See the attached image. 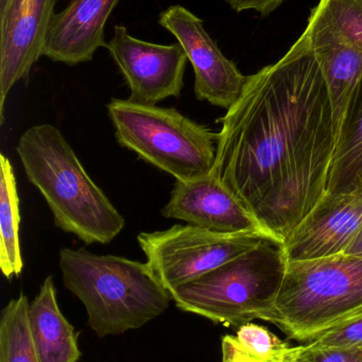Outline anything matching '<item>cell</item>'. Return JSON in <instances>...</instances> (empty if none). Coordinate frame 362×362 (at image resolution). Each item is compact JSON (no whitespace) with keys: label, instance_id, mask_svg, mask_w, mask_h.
Returning a JSON list of instances; mask_svg holds the SVG:
<instances>
[{"label":"cell","instance_id":"1","mask_svg":"<svg viewBox=\"0 0 362 362\" xmlns=\"http://www.w3.org/2000/svg\"><path fill=\"white\" fill-rule=\"evenodd\" d=\"M219 122L213 175L283 244L327 194L336 151L329 90L305 30L248 76Z\"/></svg>","mask_w":362,"mask_h":362},{"label":"cell","instance_id":"2","mask_svg":"<svg viewBox=\"0 0 362 362\" xmlns=\"http://www.w3.org/2000/svg\"><path fill=\"white\" fill-rule=\"evenodd\" d=\"M16 152L60 229L86 245L108 244L123 231V215L89 177L57 127H30L19 138Z\"/></svg>","mask_w":362,"mask_h":362},{"label":"cell","instance_id":"3","mask_svg":"<svg viewBox=\"0 0 362 362\" xmlns=\"http://www.w3.org/2000/svg\"><path fill=\"white\" fill-rule=\"evenodd\" d=\"M60 268L64 286L82 302L89 327L100 338L140 329L172 300L147 263L64 248Z\"/></svg>","mask_w":362,"mask_h":362},{"label":"cell","instance_id":"4","mask_svg":"<svg viewBox=\"0 0 362 362\" xmlns=\"http://www.w3.org/2000/svg\"><path fill=\"white\" fill-rule=\"evenodd\" d=\"M362 315V257L337 255L287 262L273 310L263 320L310 344Z\"/></svg>","mask_w":362,"mask_h":362},{"label":"cell","instance_id":"5","mask_svg":"<svg viewBox=\"0 0 362 362\" xmlns=\"http://www.w3.org/2000/svg\"><path fill=\"white\" fill-rule=\"evenodd\" d=\"M287 269L282 243L271 238L170 293L176 308L240 327L267 316Z\"/></svg>","mask_w":362,"mask_h":362},{"label":"cell","instance_id":"6","mask_svg":"<svg viewBox=\"0 0 362 362\" xmlns=\"http://www.w3.org/2000/svg\"><path fill=\"white\" fill-rule=\"evenodd\" d=\"M108 116L120 146L174 176L176 181L205 177L214 169L218 133L176 108L113 99Z\"/></svg>","mask_w":362,"mask_h":362},{"label":"cell","instance_id":"7","mask_svg":"<svg viewBox=\"0 0 362 362\" xmlns=\"http://www.w3.org/2000/svg\"><path fill=\"white\" fill-rule=\"evenodd\" d=\"M265 238L251 234L223 235L191 225L142 232L137 236L151 272L169 293L255 248Z\"/></svg>","mask_w":362,"mask_h":362},{"label":"cell","instance_id":"8","mask_svg":"<svg viewBox=\"0 0 362 362\" xmlns=\"http://www.w3.org/2000/svg\"><path fill=\"white\" fill-rule=\"evenodd\" d=\"M159 23L176 38L193 66L196 98L225 110L232 107L248 76L223 54L203 21L184 6H171L161 13Z\"/></svg>","mask_w":362,"mask_h":362},{"label":"cell","instance_id":"9","mask_svg":"<svg viewBox=\"0 0 362 362\" xmlns=\"http://www.w3.org/2000/svg\"><path fill=\"white\" fill-rule=\"evenodd\" d=\"M106 48L129 85L130 101L157 105L180 97L188 59L179 42L165 46L145 42L130 35L125 25H117Z\"/></svg>","mask_w":362,"mask_h":362},{"label":"cell","instance_id":"10","mask_svg":"<svg viewBox=\"0 0 362 362\" xmlns=\"http://www.w3.org/2000/svg\"><path fill=\"white\" fill-rule=\"evenodd\" d=\"M162 215L223 235L251 234L273 240L254 215L212 173L198 180L176 181Z\"/></svg>","mask_w":362,"mask_h":362},{"label":"cell","instance_id":"11","mask_svg":"<svg viewBox=\"0 0 362 362\" xmlns=\"http://www.w3.org/2000/svg\"><path fill=\"white\" fill-rule=\"evenodd\" d=\"M57 0H0V123L12 87L27 78L43 55L45 38L55 15Z\"/></svg>","mask_w":362,"mask_h":362},{"label":"cell","instance_id":"12","mask_svg":"<svg viewBox=\"0 0 362 362\" xmlns=\"http://www.w3.org/2000/svg\"><path fill=\"white\" fill-rule=\"evenodd\" d=\"M362 223V189L325 194L283 242L287 262L342 255Z\"/></svg>","mask_w":362,"mask_h":362},{"label":"cell","instance_id":"13","mask_svg":"<svg viewBox=\"0 0 362 362\" xmlns=\"http://www.w3.org/2000/svg\"><path fill=\"white\" fill-rule=\"evenodd\" d=\"M119 0H72L53 15L45 38L43 55L74 66L93 59L106 47L104 27Z\"/></svg>","mask_w":362,"mask_h":362},{"label":"cell","instance_id":"14","mask_svg":"<svg viewBox=\"0 0 362 362\" xmlns=\"http://www.w3.org/2000/svg\"><path fill=\"white\" fill-rule=\"evenodd\" d=\"M305 31L329 90L337 142L351 100L362 80V52L312 21H307Z\"/></svg>","mask_w":362,"mask_h":362},{"label":"cell","instance_id":"15","mask_svg":"<svg viewBox=\"0 0 362 362\" xmlns=\"http://www.w3.org/2000/svg\"><path fill=\"white\" fill-rule=\"evenodd\" d=\"M30 329L40 362H79L81 351L74 327L64 317L57 300L52 276H47L30 303Z\"/></svg>","mask_w":362,"mask_h":362},{"label":"cell","instance_id":"16","mask_svg":"<svg viewBox=\"0 0 362 362\" xmlns=\"http://www.w3.org/2000/svg\"><path fill=\"white\" fill-rule=\"evenodd\" d=\"M362 189V80L357 86L336 142L327 194Z\"/></svg>","mask_w":362,"mask_h":362},{"label":"cell","instance_id":"17","mask_svg":"<svg viewBox=\"0 0 362 362\" xmlns=\"http://www.w3.org/2000/svg\"><path fill=\"white\" fill-rule=\"evenodd\" d=\"M19 197L12 163L0 154V268L8 280L23 272L19 243Z\"/></svg>","mask_w":362,"mask_h":362},{"label":"cell","instance_id":"18","mask_svg":"<svg viewBox=\"0 0 362 362\" xmlns=\"http://www.w3.org/2000/svg\"><path fill=\"white\" fill-rule=\"evenodd\" d=\"M30 303L21 293L11 300L0 316V362H40L32 340Z\"/></svg>","mask_w":362,"mask_h":362},{"label":"cell","instance_id":"19","mask_svg":"<svg viewBox=\"0 0 362 362\" xmlns=\"http://www.w3.org/2000/svg\"><path fill=\"white\" fill-rule=\"evenodd\" d=\"M291 346L269 329L254 323L238 327L236 336L222 339V361H273L284 358Z\"/></svg>","mask_w":362,"mask_h":362},{"label":"cell","instance_id":"20","mask_svg":"<svg viewBox=\"0 0 362 362\" xmlns=\"http://www.w3.org/2000/svg\"><path fill=\"white\" fill-rule=\"evenodd\" d=\"M308 21L362 52V0H320Z\"/></svg>","mask_w":362,"mask_h":362},{"label":"cell","instance_id":"21","mask_svg":"<svg viewBox=\"0 0 362 362\" xmlns=\"http://www.w3.org/2000/svg\"><path fill=\"white\" fill-rule=\"evenodd\" d=\"M362 344V315L350 322L323 334L307 344L312 349H340Z\"/></svg>","mask_w":362,"mask_h":362},{"label":"cell","instance_id":"22","mask_svg":"<svg viewBox=\"0 0 362 362\" xmlns=\"http://www.w3.org/2000/svg\"><path fill=\"white\" fill-rule=\"evenodd\" d=\"M300 362H362V344L340 349H312L304 344Z\"/></svg>","mask_w":362,"mask_h":362},{"label":"cell","instance_id":"23","mask_svg":"<svg viewBox=\"0 0 362 362\" xmlns=\"http://www.w3.org/2000/svg\"><path fill=\"white\" fill-rule=\"evenodd\" d=\"M236 12L255 11L263 16L271 14L278 10L285 0H225Z\"/></svg>","mask_w":362,"mask_h":362},{"label":"cell","instance_id":"24","mask_svg":"<svg viewBox=\"0 0 362 362\" xmlns=\"http://www.w3.org/2000/svg\"><path fill=\"white\" fill-rule=\"evenodd\" d=\"M342 255H352V257H362V223L357 231L356 235L353 238Z\"/></svg>","mask_w":362,"mask_h":362},{"label":"cell","instance_id":"25","mask_svg":"<svg viewBox=\"0 0 362 362\" xmlns=\"http://www.w3.org/2000/svg\"><path fill=\"white\" fill-rule=\"evenodd\" d=\"M302 346H291L290 351L284 358L273 361H232L229 362H300V353H301Z\"/></svg>","mask_w":362,"mask_h":362},{"label":"cell","instance_id":"26","mask_svg":"<svg viewBox=\"0 0 362 362\" xmlns=\"http://www.w3.org/2000/svg\"><path fill=\"white\" fill-rule=\"evenodd\" d=\"M26 6L27 8H29L30 6H31L32 0H25Z\"/></svg>","mask_w":362,"mask_h":362}]
</instances>
